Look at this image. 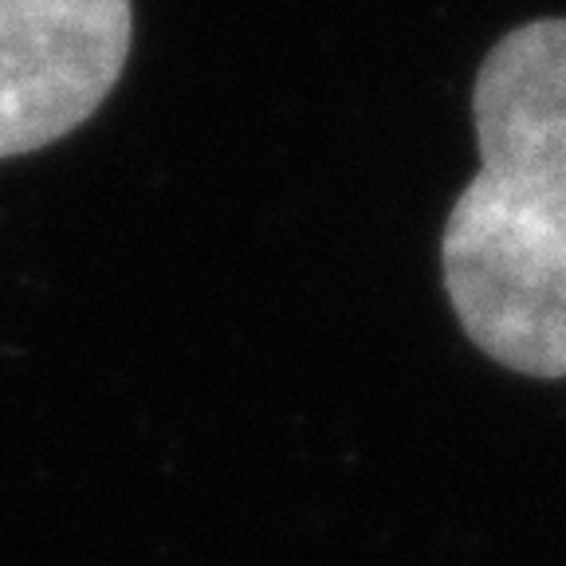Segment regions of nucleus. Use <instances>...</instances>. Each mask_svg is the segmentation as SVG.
Instances as JSON below:
<instances>
[{"instance_id": "2", "label": "nucleus", "mask_w": 566, "mask_h": 566, "mask_svg": "<svg viewBox=\"0 0 566 566\" xmlns=\"http://www.w3.org/2000/svg\"><path fill=\"white\" fill-rule=\"evenodd\" d=\"M130 0H0V158L80 130L118 87Z\"/></svg>"}, {"instance_id": "1", "label": "nucleus", "mask_w": 566, "mask_h": 566, "mask_svg": "<svg viewBox=\"0 0 566 566\" xmlns=\"http://www.w3.org/2000/svg\"><path fill=\"white\" fill-rule=\"evenodd\" d=\"M480 174L441 237L444 292L480 354L566 378V20H531L472 83Z\"/></svg>"}]
</instances>
